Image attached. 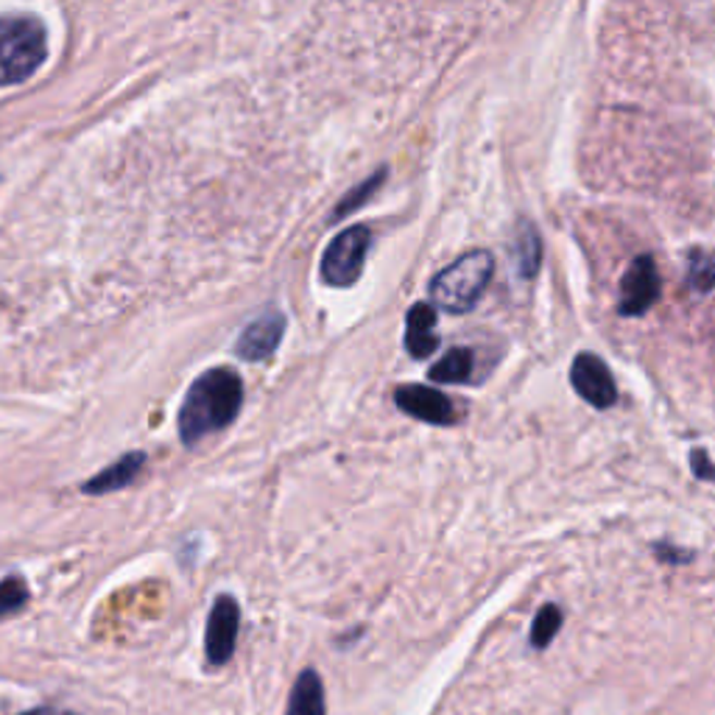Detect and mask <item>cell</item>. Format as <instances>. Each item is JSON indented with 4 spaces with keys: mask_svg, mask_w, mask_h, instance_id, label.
I'll return each instance as SVG.
<instances>
[{
    "mask_svg": "<svg viewBox=\"0 0 715 715\" xmlns=\"http://www.w3.org/2000/svg\"><path fill=\"white\" fill-rule=\"evenodd\" d=\"M244 403V381L226 367L207 369L187 389L180 408V439L185 445H196L207 433L226 428L241 414Z\"/></svg>",
    "mask_w": 715,
    "mask_h": 715,
    "instance_id": "1",
    "label": "cell"
},
{
    "mask_svg": "<svg viewBox=\"0 0 715 715\" xmlns=\"http://www.w3.org/2000/svg\"><path fill=\"white\" fill-rule=\"evenodd\" d=\"M48 59V32L32 14L0 17V87L32 78Z\"/></svg>",
    "mask_w": 715,
    "mask_h": 715,
    "instance_id": "2",
    "label": "cell"
},
{
    "mask_svg": "<svg viewBox=\"0 0 715 715\" xmlns=\"http://www.w3.org/2000/svg\"><path fill=\"white\" fill-rule=\"evenodd\" d=\"M495 274V260L486 249H476L453 260L431 280V297L447 313H470Z\"/></svg>",
    "mask_w": 715,
    "mask_h": 715,
    "instance_id": "3",
    "label": "cell"
},
{
    "mask_svg": "<svg viewBox=\"0 0 715 715\" xmlns=\"http://www.w3.org/2000/svg\"><path fill=\"white\" fill-rule=\"evenodd\" d=\"M369 244H372V233L363 224H355L335 235L322 255L324 283L333 285V288H349L355 280L361 278Z\"/></svg>",
    "mask_w": 715,
    "mask_h": 715,
    "instance_id": "4",
    "label": "cell"
},
{
    "mask_svg": "<svg viewBox=\"0 0 715 715\" xmlns=\"http://www.w3.org/2000/svg\"><path fill=\"white\" fill-rule=\"evenodd\" d=\"M238 629H241V606L233 595H219L207 615L205 629V654L207 663L213 668H221L233 659L235 645H238Z\"/></svg>",
    "mask_w": 715,
    "mask_h": 715,
    "instance_id": "5",
    "label": "cell"
},
{
    "mask_svg": "<svg viewBox=\"0 0 715 715\" xmlns=\"http://www.w3.org/2000/svg\"><path fill=\"white\" fill-rule=\"evenodd\" d=\"M663 291V280H659L657 263L651 255H638L632 266L626 269L624 280H620V317H643L645 310L654 308Z\"/></svg>",
    "mask_w": 715,
    "mask_h": 715,
    "instance_id": "6",
    "label": "cell"
},
{
    "mask_svg": "<svg viewBox=\"0 0 715 715\" xmlns=\"http://www.w3.org/2000/svg\"><path fill=\"white\" fill-rule=\"evenodd\" d=\"M570 383L576 394L584 397L593 408H613L618 403V386L604 361L595 353H579L570 367Z\"/></svg>",
    "mask_w": 715,
    "mask_h": 715,
    "instance_id": "7",
    "label": "cell"
},
{
    "mask_svg": "<svg viewBox=\"0 0 715 715\" xmlns=\"http://www.w3.org/2000/svg\"><path fill=\"white\" fill-rule=\"evenodd\" d=\"M394 403L403 414L431 426H453L458 419L456 406L447 394H442L433 386H419V383H408L394 392Z\"/></svg>",
    "mask_w": 715,
    "mask_h": 715,
    "instance_id": "8",
    "label": "cell"
},
{
    "mask_svg": "<svg viewBox=\"0 0 715 715\" xmlns=\"http://www.w3.org/2000/svg\"><path fill=\"white\" fill-rule=\"evenodd\" d=\"M285 333V317L280 310H266L263 317L249 322L238 338V355L244 361H266L280 347Z\"/></svg>",
    "mask_w": 715,
    "mask_h": 715,
    "instance_id": "9",
    "label": "cell"
},
{
    "mask_svg": "<svg viewBox=\"0 0 715 715\" xmlns=\"http://www.w3.org/2000/svg\"><path fill=\"white\" fill-rule=\"evenodd\" d=\"M439 347L436 335V308L428 303H417L406 317V349L411 358L422 361L431 358Z\"/></svg>",
    "mask_w": 715,
    "mask_h": 715,
    "instance_id": "10",
    "label": "cell"
},
{
    "mask_svg": "<svg viewBox=\"0 0 715 715\" xmlns=\"http://www.w3.org/2000/svg\"><path fill=\"white\" fill-rule=\"evenodd\" d=\"M143 465H146V453H126V456H121L118 461H112L110 467H103L90 481H84L82 492L84 495H107V492L123 490V486H130V483L140 476Z\"/></svg>",
    "mask_w": 715,
    "mask_h": 715,
    "instance_id": "11",
    "label": "cell"
},
{
    "mask_svg": "<svg viewBox=\"0 0 715 715\" xmlns=\"http://www.w3.org/2000/svg\"><path fill=\"white\" fill-rule=\"evenodd\" d=\"M285 715H328V699H324V682L317 670H303L291 688Z\"/></svg>",
    "mask_w": 715,
    "mask_h": 715,
    "instance_id": "12",
    "label": "cell"
},
{
    "mask_svg": "<svg viewBox=\"0 0 715 715\" xmlns=\"http://www.w3.org/2000/svg\"><path fill=\"white\" fill-rule=\"evenodd\" d=\"M472 367H476V355H472V349L453 347L447 349V355L442 361H436L431 369H428V378H431L433 383H453V386H458V383L470 381Z\"/></svg>",
    "mask_w": 715,
    "mask_h": 715,
    "instance_id": "13",
    "label": "cell"
},
{
    "mask_svg": "<svg viewBox=\"0 0 715 715\" xmlns=\"http://www.w3.org/2000/svg\"><path fill=\"white\" fill-rule=\"evenodd\" d=\"M511 258H515L517 274H520L522 280L537 278V271H540V263H542V241H540V233H537L529 221H522L520 230H517L515 255H511Z\"/></svg>",
    "mask_w": 715,
    "mask_h": 715,
    "instance_id": "14",
    "label": "cell"
},
{
    "mask_svg": "<svg viewBox=\"0 0 715 715\" xmlns=\"http://www.w3.org/2000/svg\"><path fill=\"white\" fill-rule=\"evenodd\" d=\"M688 285L699 294L715 288V251L693 249L688 255Z\"/></svg>",
    "mask_w": 715,
    "mask_h": 715,
    "instance_id": "15",
    "label": "cell"
},
{
    "mask_svg": "<svg viewBox=\"0 0 715 715\" xmlns=\"http://www.w3.org/2000/svg\"><path fill=\"white\" fill-rule=\"evenodd\" d=\"M562 620H565V615H562V609L556 604H545L537 613L534 624H531V645L534 649H548L551 640L559 634L562 629Z\"/></svg>",
    "mask_w": 715,
    "mask_h": 715,
    "instance_id": "16",
    "label": "cell"
},
{
    "mask_svg": "<svg viewBox=\"0 0 715 715\" xmlns=\"http://www.w3.org/2000/svg\"><path fill=\"white\" fill-rule=\"evenodd\" d=\"M28 587L20 576H7L0 579V618H9V615L20 613L23 606L28 604Z\"/></svg>",
    "mask_w": 715,
    "mask_h": 715,
    "instance_id": "17",
    "label": "cell"
},
{
    "mask_svg": "<svg viewBox=\"0 0 715 715\" xmlns=\"http://www.w3.org/2000/svg\"><path fill=\"white\" fill-rule=\"evenodd\" d=\"M383 176H386V171H378V174L374 176H369L367 182H363V185H358L353 190V194L349 196H344V201L342 205H338V210H335V219H338V215H344V213H353V210H358V207L363 205V201L369 199V196L374 194V190H378V187L383 185Z\"/></svg>",
    "mask_w": 715,
    "mask_h": 715,
    "instance_id": "18",
    "label": "cell"
},
{
    "mask_svg": "<svg viewBox=\"0 0 715 715\" xmlns=\"http://www.w3.org/2000/svg\"><path fill=\"white\" fill-rule=\"evenodd\" d=\"M690 467H693V476H696L699 481H715V465L710 461L704 447H696V451L690 453Z\"/></svg>",
    "mask_w": 715,
    "mask_h": 715,
    "instance_id": "19",
    "label": "cell"
},
{
    "mask_svg": "<svg viewBox=\"0 0 715 715\" xmlns=\"http://www.w3.org/2000/svg\"><path fill=\"white\" fill-rule=\"evenodd\" d=\"M657 556L663 562H688L690 559L688 551H682V554H679L677 548H668V545H657Z\"/></svg>",
    "mask_w": 715,
    "mask_h": 715,
    "instance_id": "20",
    "label": "cell"
},
{
    "mask_svg": "<svg viewBox=\"0 0 715 715\" xmlns=\"http://www.w3.org/2000/svg\"><path fill=\"white\" fill-rule=\"evenodd\" d=\"M20 715H76V713H67V710H57V707H37Z\"/></svg>",
    "mask_w": 715,
    "mask_h": 715,
    "instance_id": "21",
    "label": "cell"
}]
</instances>
